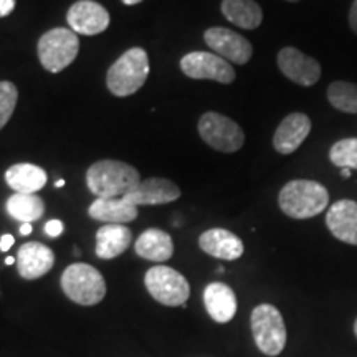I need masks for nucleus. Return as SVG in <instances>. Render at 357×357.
<instances>
[{
	"instance_id": "34",
	"label": "nucleus",
	"mask_w": 357,
	"mask_h": 357,
	"mask_svg": "<svg viewBox=\"0 0 357 357\" xmlns=\"http://www.w3.org/2000/svg\"><path fill=\"white\" fill-rule=\"evenodd\" d=\"M351 174H352L351 169H341V176L344 177V178H349Z\"/></svg>"
},
{
	"instance_id": "30",
	"label": "nucleus",
	"mask_w": 357,
	"mask_h": 357,
	"mask_svg": "<svg viewBox=\"0 0 357 357\" xmlns=\"http://www.w3.org/2000/svg\"><path fill=\"white\" fill-rule=\"evenodd\" d=\"M349 26L351 30L357 35V0H354L349 10Z\"/></svg>"
},
{
	"instance_id": "15",
	"label": "nucleus",
	"mask_w": 357,
	"mask_h": 357,
	"mask_svg": "<svg viewBox=\"0 0 357 357\" xmlns=\"http://www.w3.org/2000/svg\"><path fill=\"white\" fill-rule=\"evenodd\" d=\"M181 197V189L172 181L162 177H149L141 181L129 192L126 199L134 205H164Z\"/></svg>"
},
{
	"instance_id": "19",
	"label": "nucleus",
	"mask_w": 357,
	"mask_h": 357,
	"mask_svg": "<svg viewBox=\"0 0 357 357\" xmlns=\"http://www.w3.org/2000/svg\"><path fill=\"white\" fill-rule=\"evenodd\" d=\"M132 242V231L126 225L106 223L96 231V257L101 260H113L123 255Z\"/></svg>"
},
{
	"instance_id": "31",
	"label": "nucleus",
	"mask_w": 357,
	"mask_h": 357,
	"mask_svg": "<svg viewBox=\"0 0 357 357\" xmlns=\"http://www.w3.org/2000/svg\"><path fill=\"white\" fill-rule=\"evenodd\" d=\"M13 243H15V238H13L10 234L2 235V238H0V250H2V252H8Z\"/></svg>"
},
{
	"instance_id": "12",
	"label": "nucleus",
	"mask_w": 357,
	"mask_h": 357,
	"mask_svg": "<svg viewBox=\"0 0 357 357\" xmlns=\"http://www.w3.org/2000/svg\"><path fill=\"white\" fill-rule=\"evenodd\" d=\"M66 22L75 33L93 37L109 26V13L101 3L93 0H78L68 8Z\"/></svg>"
},
{
	"instance_id": "29",
	"label": "nucleus",
	"mask_w": 357,
	"mask_h": 357,
	"mask_svg": "<svg viewBox=\"0 0 357 357\" xmlns=\"http://www.w3.org/2000/svg\"><path fill=\"white\" fill-rule=\"evenodd\" d=\"M15 2L17 0H0V19L10 15L15 8Z\"/></svg>"
},
{
	"instance_id": "26",
	"label": "nucleus",
	"mask_w": 357,
	"mask_h": 357,
	"mask_svg": "<svg viewBox=\"0 0 357 357\" xmlns=\"http://www.w3.org/2000/svg\"><path fill=\"white\" fill-rule=\"evenodd\" d=\"M329 159L336 167L357 171V137L334 142L329 151Z\"/></svg>"
},
{
	"instance_id": "7",
	"label": "nucleus",
	"mask_w": 357,
	"mask_h": 357,
	"mask_svg": "<svg viewBox=\"0 0 357 357\" xmlns=\"http://www.w3.org/2000/svg\"><path fill=\"white\" fill-rule=\"evenodd\" d=\"M144 284L151 296L164 306H184L190 296V284L185 276L166 265L147 270Z\"/></svg>"
},
{
	"instance_id": "33",
	"label": "nucleus",
	"mask_w": 357,
	"mask_h": 357,
	"mask_svg": "<svg viewBox=\"0 0 357 357\" xmlns=\"http://www.w3.org/2000/svg\"><path fill=\"white\" fill-rule=\"evenodd\" d=\"M142 0H123L124 6H136V3H141Z\"/></svg>"
},
{
	"instance_id": "21",
	"label": "nucleus",
	"mask_w": 357,
	"mask_h": 357,
	"mask_svg": "<svg viewBox=\"0 0 357 357\" xmlns=\"http://www.w3.org/2000/svg\"><path fill=\"white\" fill-rule=\"evenodd\" d=\"M134 250L141 258L154 263H164L174 255V243L171 235L164 230L149 229L142 231L136 240Z\"/></svg>"
},
{
	"instance_id": "9",
	"label": "nucleus",
	"mask_w": 357,
	"mask_h": 357,
	"mask_svg": "<svg viewBox=\"0 0 357 357\" xmlns=\"http://www.w3.org/2000/svg\"><path fill=\"white\" fill-rule=\"evenodd\" d=\"M181 70L192 79H213L223 84L234 83L236 78L234 66L211 52L187 53L181 60Z\"/></svg>"
},
{
	"instance_id": "1",
	"label": "nucleus",
	"mask_w": 357,
	"mask_h": 357,
	"mask_svg": "<svg viewBox=\"0 0 357 357\" xmlns=\"http://www.w3.org/2000/svg\"><path fill=\"white\" fill-rule=\"evenodd\" d=\"M141 182L139 172L131 164L102 159L91 164L86 172V185L96 199H121Z\"/></svg>"
},
{
	"instance_id": "20",
	"label": "nucleus",
	"mask_w": 357,
	"mask_h": 357,
	"mask_svg": "<svg viewBox=\"0 0 357 357\" xmlns=\"http://www.w3.org/2000/svg\"><path fill=\"white\" fill-rule=\"evenodd\" d=\"M88 215L93 220L105 223H129L137 218V205L129 202L126 197L121 199H95L89 205Z\"/></svg>"
},
{
	"instance_id": "27",
	"label": "nucleus",
	"mask_w": 357,
	"mask_h": 357,
	"mask_svg": "<svg viewBox=\"0 0 357 357\" xmlns=\"http://www.w3.org/2000/svg\"><path fill=\"white\" fill-rule=\"evenodd\" d=\"M19 89L10 82H0V129L6 128L15 111Z\"/></svg>"
},
{
	"instance_id": "10",
	"label": "nucleus",
	"mask_w": 357,
	"mask_h": 357,
	"mask_svg": "<svg viewBox=\"0 0 357 357\" xmlns=\"http://www.w3.org/2000/svg\"><path fill=\"white\" fill-rule=\"evenodd\" d=\"M204 40L213 53L230 63L245 65L253 55V47L243 35L223 26H212L204 33Z\"/></svg>"
},
{
	"instance_id": "38",
	"label": "nucleus",
	"mask_w": 357,
	"mask_h": 357,
	"mask_svg": "<svg viewBox=\"0 0 357 357\" xmlns=\"http://www.w3.org/2000/svg\"><path fill=\"white\" fill-rule=\"evenodd\" d=\"M354 333H356V336H357V319H356V324H354Z\"/></svg>"
},
{
	"instance_id": "39",
	"label": "nucleus",
	"mask_w": 357,
	"mask_h": 357,
	"mask_svg": "<svg viewBox=\"0 0 357 357\" xmlns=\"http://www.w3.org/2000/svg\"><path fill=\"white\" fill-rule=\"evenodd\" d=\"M287 2H300V0H287Z\"/></svg>"
},
{
	"instance_id": "23",
	"label": "nucleus",
	"mask_w": 357,
	"mask_h": 357,
	"mask_svg": "<svg viewBox=\"0 0 357 357\" xmlns=\"http://www.w3.org/2000/svg\"><path fill=\"white\" fill-rule=\"evenodd\" d=\"M222 13L227 20L245 30H255L263 22V10L255 0H223Z\"/></svg>"
},
{
	"instance_id": "4",
	"label": "nucleus",
	"mask_w": 357,
	"mask_h": 357,
	"mask_svg": "<svg viewBox=\"0 0 357 357\" xmlns=\"http://www.w3.org/2000/svg\"><path fill=\"white\" fill-rule=\"evenodd\" d=\"M61 289L71 301L82 306H95L106 296L105 278L95 266L73 263L61 275Z\"/></svg>"
},
{
	"instance_id": "35",
	"label": "nucleus",
	"mask_w": 357,
	"mask_h": 357,
	"mask_svg": "<svg viewBox=\"0 0 357 357\" xmlns=\"http://www.w3.org/2000/svg\"><path fill=\"white\" fill-rule=\"evenodd\" d=\"M17 261V258H13V257H7L6 258V265H13V263Z\"/></svg>"
},
{
	"instance_id": "36",
	"label": "nucleus",
	"mask_w": 357,
	"mask_h": 357,
	"mask_svg": "<svg viewBox=\"0 0 357 357\" xmlns=\"http://www.w3.org/2000/svg\"><path fill=\"white\" fill-rule=\"evenodd\" d=\"M65 185V181H63V178H58V181L55 182V187H56V189H60V187H63Z\"/></svg>"
},
{
	"instance_id": "24",
	"label": "nucleus",
	"mask_w": 357,
	"mask_h": 357,
	"mask_svg": "<svg viewBox=\"0 0 357 357\" xmlns=\"http://www.w3.org/2000/svg\"><path fill=\"white\" fill-rule=\"evenodd\" d=\"M7 213L22 223L37 222L45 213V202L37 194H13L6 204Z\"/></svg>"
},
{
	"instance_id": "3",
	"label": "nucleus",
	"mask_w": 357,
	"mask_h": 357,
	"mask_svg": "<svg viewBox=\"0 0 357 357\" xmlns=\"http://www.w3.org/2000/svg\"><path fill=\"white\" fill-rule=\"evenodd\" d=\"M149 70V56L144 48H131L111 65L106 75V86L114 96H131L144 86Z\"/></svg>"
},
{
	"instance_id": "6",
	"label": "nucleus",
	"mask_w": 357,
	"mask_h": 357,
	"mask_svg": "<svg viewBox=\"0 0 357 357\" xmlns=\"http://www.w3.org/2000/svg\"><path fill=\"white\" fill-rule=\"evenodd\" d=\"M252 333L263 354L278 356L287 346V326L273 305H260L252 312Z\"/></svg>"
},
{
	"instance_id": "17",
	"label": "nucleus",
	"mask_w": 357,
	"mask_h": 357,
	"mask_svg": "<svg viewBox=\"0 0 357 357\" xmlns=\"http://www.w3.org/2000/svg\"><path fill=\"white\" fill-rule=\"evenodd\" d=\"M199 247L207 255L218 260L234 261L243 255L245 247L240 236L225 229H211L204 231L199 238Z\"/></svg>"
},
{
	"instance_id": "37",
	"label": "nucleus",
	"mask_w": 357,
	"mask_h": 357,
	"mask_svg": "<svg viewBox=\"0 0 357 357\" xmlns=\"http://www.w3.org/2000/svg\"><path fill=\"white\" fill-rule=\"evenodd\" d=\"M223 271H225V268H223V266L217 268V273H223Z\"/></svg>"
},
{
	"instance_id": "13",
	"label": "nucleus",
	"mask_w": 357,
	"mask_h": 357,
	"mask_svg": "<svg viewBox=\"0 0 357 357\" xmlns=\"http://www.w3.org/2000/svg\"><path fill=\"white\" fill-rule=\"evenodd\" d=\"M55 265V255L52 248L40 242H26L17 253V268L22 278L38 280L47 275Z\"/></svg>"
},
{
	"instance_id": "2",
	"label": "nucleus",
	"mask_w": 357,
	"mask_h": 357,
	"mask_svg": "<svg viewBox=\"0 0 357 357\" xmlns=\"http://www.w3.org/2000/svg\"><path fill=\"white\" fill-rule=\"evenodd\" d=\"M278 204L288 217L305 220L326 211L329 205V192L319 182L296 178V181H289L280 190Z\"/></svg>"
},
{
	"instance_id": "16",
	"label": "nucleus",
	"mask_w": 357,
	"mask_h": 357,
	"mask_svg": "<svg viewBox=\"0 0 357 357\" xmlns=\"http://www.w3.org/2000/svg\"><path fill=\"white\" fill-rule=\"evenodd\" d=\"M326 225L337 240L357 247V202L344 199L333 204L326 215Z\"/></svg>"
},
{
	"instance_id": "11",
	"label": "nucleus",
	"mask_w": 357,
	"mask_h": 357,
	"mask_svg": "<svg viewBox=\"0 0 357 357\" xmlns=\"http://www.w3.org/2000/svg\"><path fill=\"white\" fill-rule=\"evenodd\" d=\"M278 66L281 73L300 86H312L321 78V65L318 60L307 56L294 47H284L278 53Z\"/></svg>"
},
{
	"instance_id": "25",
	"label": "nucleus",
	"mask_w": 357,
	"mask_h": 357,
	"mask_svg": "<svg viewBox=\"0 0 357 357\" xmlns=\"http://www.w3.org/2000/svg\"><path fill=\"white\" fill-rule=\"evenodd\" d=\"M328 101L333 108L347 114H357V84L334 82L328 88Z\"/></svg>"
},
{
	"instance_id": "18",
	"label": "nucleus",
	"mask_w": 357,
	"mask_h": 357,
	"mask_svg": "<svg viewBox=\"0 0 357 357\" xmlns=\"http://www.w3.org/2000/svg\"><path fill=\"white\" fill-rule=\"evenodd\" d=\"M204 303L208 316L217 323H229L236 312V296L229 284L215 283L207 284L204 289Z\"/></svg>"
},
{
	"instance_id": "32",
	"label": "nucleus",
	"mask_w": 357,
	"mask_h": 357,
	"mask_svg": "<svg viewBox=\"0 0 357 357\" xmlns=\"http://www.w3.org/2000/svg\"><path fill=\"white\" fill-rule=\"evenodd\" d=\"M20 234L22 235H30V234H32V223H22V225H20Z\"/></svg>"
},
{
	"instance_id": "8",
	"label": "nucleus",
	"mask_w": 357,
	"mask_h": 357,
	"mask_svg": "<svg viewBox=\"0 0 357 357\" xmlns=\"http://www.w3.org/2000/svg\"><path fill=\"white\" fill-rule=\"evenodd\" d=\"M199 134L205 144L220 153L230 154L242 149L245 144L243 129L234 119L220 113H205L199 119Z\"/></svg>"
},
{
	"instance_id": "22",
	"label": "nucleus",
	"mask_w": 357,
	"mask_h": 357,
	"mask_svg": "<svg viewBox=\"0 0 357 357\" xmlns=\"http://www.w3.org/2000/svg\"><path fill=\"white\" fill-rule=\"evenodd\" d=\"M47 172L35 164H15L6 172V182L15 194H37L47 184Z\"/></svg>"
},
{
	"instance_id": "28",
	"label": "nucleus",
	"mask_w": 357,
	"mask_h": 357,
	"mask_svg": "<svg viewBox=\"0 0 357 357\" xmlns=\"http://www.w3.org/2000/svg\"><path fill=\"white\" fill-rule=\"evenodd\" d=\"M65 230V225L61 220H56V218H53V220H48L45 223V234L48 236H52V238H56V236H60L63 234Z\"/></svg>"
},
{
	"instance_id": "5",
	"label": "nucleus",
	"mask_w": 357,
	"mask_h": 357,
	"mask_svg": "<svg viewBox=\"0 0 357 357\" xmlns=\"http://www.w3.org/2000/svg\"><path fill=\"white\" fill-rule=\"evenodd\" d=\"M37 52L40 63L45 70L50 73H60L78 56V35L71 29H63V26L48 30L40 37Z\"/></svg>"
},
{
	"instance_id": "14",
	"label": "nucleus",
	"mask_w": 357,
	"mask_h": 357,
	"mask_svg": "<svg viewBox=\"0 0 357 357\" xmlns=\"http://www.w3.org/2000/svg\"><path fill=\"white\" fill-rule=\"evenodd\" d=\"M311 132V119L303 113L288 114L280 126L276 128L273 136V147L276 153L288 155L300 147Z\"/></svg>"
}]
</instances>
